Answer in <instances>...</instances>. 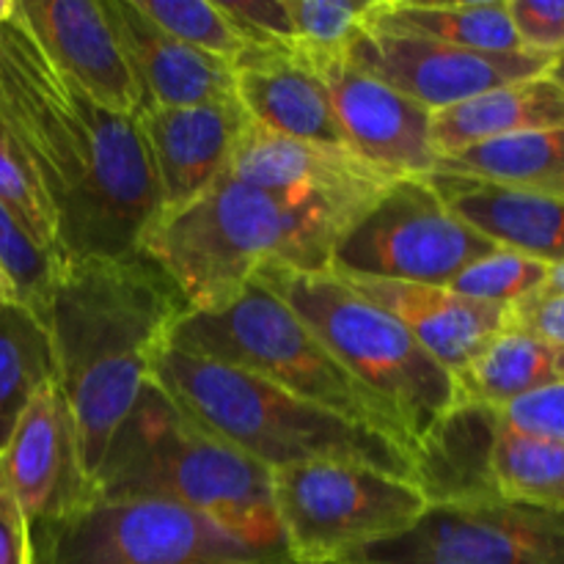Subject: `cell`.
Listing matches in <instances>:
<instances>
[{
  "mask_svg": "<svg viewBox=\"0 0 564 564\" xmlns=\"http://www.w3.org/2000/svg\"><path fill=\"white\" fill-rule=\"evenodd\" d=\"M352 564H564V512L512 499L430 507L405 534L347 556Z\"/></svg>",
  "mask_w": 564,
  "mask_h": 564,
  "instance_id": "8fae6325",
  "label": "cell"
},
{
  "mask_svg": "<svg viewBox=\"0 0 564 564\" xmlns=\"http://www.w3.org/2000/svg\"><path fill=\"white\" fill-rule=\"evenodd\" d=\"M341 275V273H336ZM358 295L400 319L408 334L455 378L490 339L510 328V306L468 301L449 286L341 275Z\"/></svg>",
  "mask_w": 564,
  "mask_h": 564,
  "instance_id": "ac0fdd59",
  "label": "cell"
},
{
  "mask_svg": "<svg viewBox=\"0 0 564 564\" xmlns=\"http://www.w3.org/2000/svg\"><path fill=\"white\" fill-rule=\"evenodd\" d=\"M433 174L505 187H538L564 174V130L474 143L435 163Z\"/></svg>",
  "mask_w": 564,
  "mask_h": 564,
  "instance_id": "d4e9b609",
  "label": "cell"
},
{
  "mask_svg": "<svg viewBox=\"0 0 564 564\" xmlns=\"http://www.w3.org/2000/svg\"><path fill=\"white\" fill-rule=\"evenodd\" d=\"M308 66L328 88L347 149L391 176L433 174L438 152L430 110L358 72L347 58H325Z\"/></svg>",
  "mask_w": 564,
  "mask_h": 564,
  "instance_id": "9a60e30c",
  "label": "cell"
},
{
  "mask_svg": "<svg viewBox=\"0 0 564 564\" xmlns=\"http://www.w3.org/2000/svg\"><path fill=\"white\" fill-rule=\"evenodd\" d=\"M0 488L39 527L72 516L91 501L69 408L58 383L33 394L0 452Z\"/></svg>",
  "mask_w": 564,
  "mask_h": 564,
  "instance_id": "5bb4252c",
  "label": "cell"
},
{
  "mask_svg": "<svg viewBox=\"0 0 564 564\" xmlns=\"http://www.w3.org/2000/svg\"><path fill=\"white\" fill-rule=\"evenodd\" d=\"M549 130H564V86L551 75L510 83L433 113L438 160L474 143Z\"/></svg>",
  "mask_w": 564,
  "mask_h": 564,
  "instance_id": "7402d4cb",
  "label": "cell"
},
{
  "mask_svg": "<svg viewBox=\"0 0 564 564\" xmlns=\"http://www.w3.org/2000/svg\"><path fill=\"white\" fill-rule=\"evenodd\" d=\"M218 6L246 36L248 47L295 50L286 0H218Z\"/></svg>",
  "mask_w": 564,
  "mask_h": 564,
  "instance_id": "836d02e7",
  "label": "cell"
},
{
  "mask_svg": "<svg viewBox=\"0 0 564 564\" xmlns=\"http://www.w3.org/2000/svg\"><path fill=\"white\" fill-rule=\"evenodd\" d=\"M9 135V132H6V127H3V121H0V141H3V138Z\"/></svg>",
  "mask_w": 564,
  "mask_h": 564,
  "instance_id": "7bdbcfd3",
  "label": "cell"
},
{
  "mask_svg": "<svg viewBox=\"0 0 564 564\" xmlns=\"http://www.w3.org/2000/svg\"><path fill=\"white\" fill-rule=\"evenodd\" d=\"M369 28L408 33L449 47L474 53H523L512 28L507 0H372L367 17Z\"/></svg>",
  "mask_w": 564,
  "mask_h": 564,
  "instance_id": "603a6c76",
  "label": "cell"
},
{
  "mask_svg": "<svg viewBox=\"0 0 564 564\" xmlns=\"http://www.w3.org/2000/svg\"><path fill=\"white\" fill-rule=\"evenodd\" d=\"M352 224L356 218L334 209L290 207L224 174L193 202L160 213L138 251L169 275L187 312H215L268 264L330 268L336 242Z\"/></svg>",
  "mask_w": 564,
  "mask_h": 564,
  "instance_id": "277c9868",
  "label": "cell"
},
{
  "mask_svg": "<svg viewBox=\"0 0 564 564\" xmlns=\"http://www.w3.org/2000/svg\"><path fill=\"white\" fill-rule=\"evenodd\" d=\"M235 97L248 121L275 135L345 147L323 77L295 50L248 47L235 64Z\"/></svg>",
  "mask_w": 564,
  "mask_h": 564,
  "instance_id": "d6986e66",
  "label": "cell"
},
{
  "mask_svg": "<svg viewBox=\"0 0 564 564\" xmlns=\"http://www.w3.org/2000/svg\"><path fill=\"white\" fill-rule=\"evenodd\" d=\"M226 174L270 193L290 207L334 209L361 218L380 193L402 176H391L336 143L295 141L248 121Z\"/></svg>",
  "mask_w": 564,
  "mask_h": 564,
  "instance_id": "4fadbf2b",
  "label": "cell"
},
{
  "mask_svg": "<svg viewBox=\"0 0 564 564\" xmlns=\"http://www.w3.org/2000/svg\"><path fill=\"white\" fill-rule=\"evenodd\" d=\"M488 474L501 499L564 512V444L527 438L496 422Z\"/></svg>",
  "mask_w": 564,
  "mask_h": 564,
  "instance_id": "4316f807",
  "label": "cell"
},
{
  "mask_svg": "<svg viewBox=\"0 0 564 564\" xmlns=\"http://www.w3.org/2000/svg\"><path fill=\"white\" fill-rule=\"evenodd\" d=\"M527 191H540V193H549V196H562L564 198V174L554 176V180L543 182L538 187H527Z\"/></svg>",
  "mask_w": 564,
  "mask_h": 564,
  "instance_id": "74e56055",
  "label": "cell"
},
{
  "mask_svg": "<svg viewBox=\"0 0 564 564\" xmlns=\"http://www.w3.org/2000/svg\"><path fill=\"white\" fill-rule=\"evenodd\" d=\"M549 270L551 268L545 262L499 246L485 257L474 259L446 286L468 301L512 306V303L534 295L549 279Z\"/></svg>",
  "mask_w": 564,
  "mask_h": 564,
  "instance_id": "f546056e",
  "label": "cell"
},
{
  "mask_svg": "<svg viewBox=\"0 0 564 564\" xmlns=\"http://www.w3.org/2000/svg\"><path fill=\"white\" fill-rule=\"evenodd\" d=\"M347 64L430 113H441L494 88L549 75L554 58L534 53H474L367 25L347 50Z\"/></svg>",
  "mask_w": 564,
  "mask_h": 564,
  "instance_id": "7c38bea8",
  "label": "cell"
},
{
  "mask_svg": "<svg viewBox=\"0 0 564 564\" xmlns=\"http://www.w3.org/2000/svg\"><path fill=\"white\" fill-rule=\"evenodd\" d=\"M0 121L50 209L58 268L141 248L160 193L135 116L58 75L17 14L0 28Z\"/></svg>",
  "mask_w": 564,
  "mask_h": 564,
  "instance_id": "6da1fadb",
  "label": "cell"
},
{
  "mask_svg": "<svg viewBox=\"0 0 564 564\" xmlns=\"http://www.w3.org/2000/svg\"><path fill=\"white\" fill-rule=\"evenodd\" d=\"M6 303H20V301H17L14 290H11V284H9V279H6V273H3V270H0V306H6Z\"/></svg>",
  "mask_w": 564,
  "mask_h": 564,
  "instance_id": "f35d334b",
  "label": "cell"
},
{
  "mask_svg": "<svg viewBox=\"0 0 564 564\" xmlns=\"http://www.w3.org/2000/svg\"><path fill=\"white\" fill-rule=\"evenodd\" d=\"M538 292L540 295H564V264H554L549 270V279Z\"/></svg>",
  "mask_w": 564,
  "mask_h": 564,
  "instance_id": "8d00e7d4",
  "label": "cell"
},
{
  "mask_svg": "<svg viewBox=\"0 0 564 564\" xmlns=\"http://www.w3.org/2000/svg\"><path fill=\"white\" fill-rule=\"evenodd\" d=\"M372 0H286L297 58L317 64L347 58L350 44L367 28Z\"/></svg>",
  "mask_w": 564,
  "mask_h": 564,
  "instance_id": "f1b7e54d",
  "label": "cell"
},
{
  "mask_svg": "<svg viewBox=\"0 0 564 564\" xmlns=\"http://www.w3.org/2000/svg\"><path fill=\"white\" fill-rule=\"evenodd\" d=\"M494 416L510 433L564 444V383L532 391L507 405L494 408Z\"/></svg>",
  "mask_w": 564,
  "mask_h": 564,
  "instance_id": "1f68e13d",
  "label": "cell"
},
{
  "mask_svg": "<svg viewBox=\"0 0 564 564\" xmlns=\"http://www.w3.org/2000/svg\"><path fill=\"white\" fill-rule=\"evenodd\" d=\"M0 564H36L33 527L17 501L0 488Z\"/></svg>",
  "mask_w": 564,
  "mask_h": 564,
  "instance_id": "d590c367",
  "label": "cell"
},
{
  "mask_svg": "<svg viewBox=\"0 0 564 564\" xmlns=\"http://www.w3.org/2000/svg\"><path fill=\"white\" fill-rule=\"evenodd\" d=\"M185 314V297L141 251L77 259L55 273L47 312L55 383L69 408L88 479Z\"/></svg>",
  "mask_w": 564,
  "mask_h": 564,
  "instance_id": "7a4b0ae2",
  "label": "cell"
},
{
  "mask_svg": "<svg viewBox=\"0 0 564 564\" xmlns=\"http://www.w3.org/2000/svg\"><path fill=\"white\" fill-rule=\"evenodd\" d=\"M105 6L141 88V108H187L235 97V66L171 39L132 0H105Z\"/></svg>",
  "mask_w": 564,
  "mask_h": 564,
  "instance_id": "ffe728a7",
  "label": "cell"
},
{
  "mask_svg": "<svg viewBox=\"0 0 564 564\" xmlns=\"http://www.w3.org/2000/svg\"><path fill=\"white\" fill-rule=\"evenodd\" d=\"M135 121L158 182L160 213H169L229 171L248 116L231 97L187 108H141Z\"/></svg>",
  "mask_w": 564,
  "mask_h": 564,
  "instance_id": "e0dca14e",
  "label": "cell"
},
{
  "mask_svg": "<svg viewBox=\"0 0 564 564\" xmlns=\"http://www.w3.org/2000/svg\"><path fill=\"white\" fill-rule=\"evenodd\" d=\"M149 380L191 422L270 471L314 460H347L413 482V457L372 430L292 397L270 380L165 341Z\"/></svg>",
  "mask_w": 564,
  "mask_h": 564,
  "instance_id": "5b68a950",
  "label": "cell"
},
{
  "mask_svg": "<svg viewBox=\"0 0 564 564\" xmlns=\"http://www.w3.org/2000/svg\"><path fill=\"white\" fill-rule=\"evenodd\" d=\"M253 564H301V562H295V560H290V556L286 554H281V556H270V560H259V562H253ZM319 564H352V562H319Z\"/></svg>",
  "mask_w": 564,
  "mask_h": 564,
  "instance_id": "60d3db41",
  "label": "cell"
},
{
  "mask_svg": "<svg viewBox=\"0 0 564 564\" xmlns=\"http://www.w3.org/2000/svg\"><path fill=\"white\" fill-rule=\"evenodd\" d=\"M0 270L9 279L17 301L31 308L47 328L50 295L58 268L53 259L25 235L14 215L0 204Z\"/></svg>",
  "mask_w": 564,
  "mask_h": 564,
  "instance_id": "4dcf8cb0",
  "label": "cell"
},
{
  "mask_svg": "<svg viewBox=\"0 0 564 564\" xmlns=\"http://www.w3.org/2000/svg\"><path fill=\"white\" fill-rule=\"evenodd\" d=\"M279 295L364 391L394 419L411 452L460 405L455 378L400 319L358 295L334 270L268 264L257 279Z\"/></svg>",
  "mask_w": 564,
  "mask_h": 564,
  "instance_id": "8992f818",
  "label": "cell"
},
{
  "mask_svg": "<svg viewBox=\"0 0 564 564\" xmlns=\"http://www.w3.org/2000/svg\"><path fill=\"white\" fill-rule=\"evenodd\" d=\"M496 242L457 218L430 176L394 180L336 242L330 270L446 286Z\"/></svg>",
  "mask_w": 564,
  "mask_h": 564,
  "instance_id": "9c48e42d",
  "label": "cell"
},
{
  "mask_svg": "<svg viewBox=\"0 0 564 564\" xmlns=\"http://www.w3.org/2000/svg\"><path fill=\"white\" fill-rule=\"evenodd\" d=\"M169 345L270 380L292 397L372 430L413 457L394 419L330 356L319 336L259 281L215 312H187Z\"/></svg>",
  "mask_w": 564,
  "mask_h": 564,
  "instance_id": "52a82bcc",
  "label": "cell"
},
{
  "mask_svg": "<svg viewBox=\"0 0 564 564\" xmlns=\"http://www.w3.org/2000/svg\"><path fill=\"white\" fill-rule=\"evenodd\" d=\"M549 75L554 77V80L560 83V86H564V55H562V58L554 61V66H551V69H549Z\"/></svg>",
  "mask_w": 564,
  "mask_h": 564,
  "instance_id": "b9f144b4",
  "label": "cell"
},
{
  "mask_svg": "<svg viewBox=\"0 0 564 564\" xmlns=\"http://www.w3.org/2000/svg\"><path fill=\"white\" fill-rule=\"evenodd\" d=\"M91 499H163L262 560L284 554L273 471L191 422L149 378L94 474Z\"/></svg>",
  "mask_w": 564,
  "mask_h": 564,
  "instance_id": "3957f363",
  "label": "cell"
},
{
  "mask_svg": "<svg viewBox=\"0 0 564 564\" xmlns=\"http://www.w3.org/2000/svg\"><path fill=\"white\" fill-rule=\"evenodd\" d=\"M17 20L58 75L119 116L141 110V88L108 6L97 0H17Z\"/></svg>",
  "mask_w": 564,
  "mask_h": 564,
  "instance_id": "2e32d148",
  "label": "cell"
},
{
  "mask_svg": "<svg viewBox=\"0 0 564 564\" xmlns=\"http://www.w3.org/2000/svg\"><path fill=\"white\" fill-rule=\"evenodd\" d=\"M17 14V0H0V28L6 25V22L14 20Z\"/></svg>",
  "mask_w": 564,
  "mask_h": 564,
  "instance_id": "ab89813d",
  "label": "cell"
},
{
  "mask_svg": "<svg viewBox=\"0 0 564 564\" xmlns=\"http://www.w3.org/2000/svg\"><path fill=\"white\" fill-rule=\"evenodd\" d=\"M42 564H253L218 523L163 499H91L44 523Z\"/></svg>",
  "mask_w": 564,
  "mask_h": 564,
  "instance_id": "30bf717a",
  "label": "cell"
},
{
  "mask_svg": "<svg viewBox=\"0 0 564 564\" xmlns=\"http://www.w3.org/2000/svg\"><path fill=\"white\" fill-rule=\"evenodd\" d=\"M430 180L446 207L490 242L545 262L549 268L564 264L562 196L441 174H430Z\"/></svg>",
  "mask_w": 564,
  "mask_h": 564,
  "instance_id": "44dd1931",
  "label": "cell"
},
{
  "mask_svg": "<svg viewBox=\"0 0 564 564\" xmlns=\"http://www.w3.org/2000/svg\"><path fill=\"white\" fill-rule=\"evenodd\" d=\"M507 11L523 53L562 58L564 0H507Z\"/></svg>",
  "mask_w": 564,
  "mask_h": 564,
  "instance_id": "d6a6232c",
  "label": "cell"
},
{
  "mask_svg": "<svg viewBox=\"0 0 564 564\" xmlns=\"http://www.w3.org/2000/svg\"><path fill=\"white\" fill-rule=\"evenodd\" d=\"M556 383H564V345L518 328L501 330L455 375L460 405L485 408H501Z\"/></svg>",
  "mask_w": 564,
  "mask_h": 564,
  "instance_id": "cb8c5ba5",
  "label": "cell"
},
{
  "mask_svg": "<svg viewBox=\"0 0 564 564\" xmlns=\"http://www.w3.org/2000/svg\"><path fill=\"white\" fill-rule=\"evenodd\" d=\"M53 380V345L42 319L22 303L0 306V452L33 394Z\"/></svg>",
  "mask_w": 564,
  "mask_h": 564,
  "instance_id": "484cf974",
  "label": "cell"
},
{
  "mask_svg": "<svg viewBox=\"0 0 564 564\" xmlns=\"http://www.w3.org/2000/svg\"><path fill=\"white\" fill-rule=\"evenodd\" d=\"M132 3L171 39L231 66L248 50L246 36L237 31L218 0L215 3L209 0H132Z\"/></svg>",
  "mask_w": 564,
  "mask_h": 564,
  "instance_id": "83f0119b",
  "label": "cell"
},
{
  "mask_svg": "<svg viewBox=\"0 0 564 564\" xmlns=\"http://www.w3.org/2000/svg\"><path fill=\"white\" fill-rule=\"evenodd\" d=\"M510 328L564 345V295H534L510 306Z\"/></svg>",
  "mask_w": 564,
  "mask_h": 564,
  "instance_id": "e575fe53",
  "label": "cell"
},
{
  "mask_svg": "<svg viewBox=\"0 0 564 564\" xmlns=\"http://www.w3.org/2000/svg\"><path fill=\"white\" fill-rule=\"evenodd\" d=\"M284 554L301 564L341 562L405 534L430 510L416 482L347 460L295 463L273 471Z\"/></svg>",
  "mask_w": 564,
  "mask_h": 564,
  "instance_id": "ba28073f",
  "label": "cell"
}]
</instances>
